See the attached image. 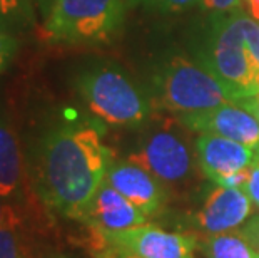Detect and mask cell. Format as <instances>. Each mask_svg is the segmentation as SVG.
I'll list each match as a JSON object with an SVG mask.
<instances>
[{"instance_id": "cell-1", "label": "cell", "mask_w": 259, "mask_h": 258, "mask_svg": "<svg viewBox=\"0 0 259 258\" xmlns=\"http://www.w3.org/2000/svg\"><path fill=\"white\" fill-rule=\"evenodd\" d=\"M112 161L96 121H62L37 142L32 188L52 211L82 223Z\"/></svg>"}, {"instance_id": "cell-2", "label": "cell", "mask_w": 259, "mask_h": 258, "mask_svg": "<svg viewBox=\"0 0 259 258\" xmlns=\"http://www.w3.org/2000/svg\"><path fill=\"white\" fill-rule=\"evenodd\" d=\"M239 14H212L196 52L199 62L234 92L238 102L259 92V65L247 51Z\"/></svg>"}, {"instance_id": "cell-3", "label": "cell", "mask_w": 259, "mask_h": 258, "mask_svg": "<svg viewBox=\"0 0 259 258\" xmlns=\"http://www.w3.org/2000/svg\"><path fill=\"white\" fill-rule=\"evenodd\" d=\"M154 82L159 104L179 116L206 113L224 104L238 102L234 92L206 65L183 56H174L162 65Z\"/></svg>"}, {"instance_id": "cell-4", "label": "cell", "mask_w": 259, "mask_h": 258, "mask_svg": "<svg viewBox=\"0 0 259 258\" xmlns=\"http://www.w3.org/2000/svg\"><path fill=\"white\" fill-rule=\"evenodd\" d=\"M75 86L91 111L111 126L137 128L151 116V102L144 92L111 65L82 70Z\"/></svg>"}, {"instance_id": "cell-5", "label": "cell", "mask_w": 259, "mask_h": 258, "mask_svg": "<svg viewBox=\"0 0 259 258\" xmlns=\"http://www.w3.org/2000/svg\"><path fill=\"white\" fill-rule=\"evenodd\" d=\"M124 7V0H54L46 32L56 42H106L122 25Z\"/></svg>"}, {"instance_id": "cell-6", "label": "cell", "mask_w": 259, "mask_h": 258, "mask_svg": "<svg viewBox=\"0 0 259 258\" xmlns=\"http://www.w3.org/2000/svg\"><path fill=\"white\" fill-rule=\"evenodd\" d=\"M129 159L151 171L164 185L184 183L194 169V158L187 138L172 121L151 131L139 151L132 153Z\"/></svg>"}, {"instance_id": "cell-7", "label": "cell", "mask_w": 259, "mask_h": 258, "mask_svg": "<svg viewBox=\"0 0 259 258\" xmlns=\"http://www.w3.org/2000/svg\"><path fill=\"white\" fill-rule=\"evenodd\" d=\"M96 238L112 248L137 258H196V238L192 235L167 232L154 225H141L119 233H97Z\"/></svg>"}, {"instance_id": "cell-8", "label": "cell", "mask_w": 259, "mask_h": 258, "mask_svg": "<svg viewBox=\"0 0 259 258\" xmlns=\"http://www.w3.org/2000/svg\"><path fill=\"white\" fill-rule=\"evenodd\" d=\"M179 123L201 134H218L259 151V121L238 102L211 111L179 116Z\"/></svg>"}, {"instance_id": "cell-9", "label": "cell", "mask_w": 259, "mask_h": 258, "mask_svg": "<svg viewBox=\"0 0 259 258\" xmlns=\"http://www.w3.org/2000/svg\"><path fill=\"white\" fill-rule=\"evenodd\" d=\"M106 181L139 206L147 216L159 215L167 203V188L161 179L134 161H112Z\"/></svg>"}, {"instance_id": "cell-10", "label": "cell", "mask_w": 259, "mask_h": 258, "mask_svg": "<svg viewBox=\"0 0 259 258\" xmlns=\"http://www.w3.org/2000/svg\"><path fill=\"white\" fill-rule=\"evenodd\" d=\"M196 151L204 174L216 185L249 169L259 159V151L218 134H201L196 141Z\"/></svg>"}, {"instance_id": "cell-11", "label": "cell", "mask_w": 259, "mask_h": 258, "mask_svg": "<svg viewBox=\"0 0 259 258\" xmlns=\"http://www.w3.org/2000/svg\"><path fill=\"white\" fill-rule=\"evenodd\" d=\"M147 215L122 193L104 181L82 223L97 233H119L147 223Z\"/></svg>"}, {"instance_id": "cell-12", "label": "cell", "mask_w": 259, "mask_h": 258, "mask_svg": "<svg viewBox=\"0 0 259 258\" xmlns=\"http://www.w3.org/2000/svg\"><path fill=\"white\" fill-rule=\"evenodd\" d=\"M251 203L244 190L218 185L209 191L196 219L207 235L233 232L251 216Z\"/></svg>"}, {"instance_id": "cell-13", "label": "cell", "mask_w": 259, "mask_h": 258, "mask_svg": "<svg viewBox=\"0 0 259 258\" xmlns=\"http://www.w3.org/2000/svg\"><path fill=\"white\" fill-rule=\"evenodd\" d=\"M25 190L24 158L14 129L0 119V198L17 201Z\"/></svg>"}, {"instance_id": "cell-14", "label": "cell", "mask_w": 259, "mask_h": 258, "mask_svg": "<svg viewBox=\"0 0 259 258\" xmlns=\"http://www.w3.org/2000/svg\"><path fill=\"white\" fill-rule=\"evenodd\" d=\"M204 253L206 258H259L242 230L209 235L204 241Z\"/></svg>"}, {"instance_id": "cell-15", "label": "cell", "mask_w": 259, "mask_h": 258, "mask_svg": "<svg viewBox=\"0 0 259 258\" xmlns=\"http://www.w3.org/2000/svg\"><path fill=\"white\" fill-rule=\"evenodd\" d=\"M0 258H25L20 237V218L12 205L7 206L0 222Z\"/></svg>"}, {"instance_id": "cell-16", "label": "cell", "mask_w": 259, "mask_h": 258, "mask_svg": "<svg viewBox=\"0 0 259 258\" xmlns=\"http://www.w3.org/2000/svg\"><path fill=\"white\" fill-rule=\"evenodd\" d=\"M27 14L24 0H0V29H7L19 24Z\"/></svg>"}, {"instance_id": "cell-17", "label": "cell", "mask_w": 259, "mask_h": 258, "mask_svg": "<svg viewBox=\"0 0 259 258\" xmlns=\"http://www.w3.org/2000/svg\"><path fill=\"white\" fill-rule=\"evenodd\" d=\"M239 20H241L242 34H244V39H246L247 51H249L252 59H254L256 64L259 65V24L256 20L246 17V15H242V14H239Z\"/></svg>"}, {"instance_id": "cell-18", "label": "cell", "mask_w": 259, "mask_h": 258, "mask_svg": "<svg viewBox=\"0 0 259 258\" xmlns=\"http://www.w3.org/2000/svg\"><path fill=\"white\" fill-rule=\"evenodd\" d=\"M89 250L94 258H137V256L125 253V251H120L117 248H112V246L102 243V241L94 237L92 233L89 238Z\"/></svg>"}, {"instance_id": "cell-19", "label": "cell", "mask_w": 259, "mask_h": 258, "mask_svg": "<svg viewBox=\"0 0 259 258\" xmlns=\"http://www.w3.org/2000/svg\"><path fill=\"white\" fill-rule=\"evenodd\" d=\"M17 52V42L5 29H0V72L7 69Z\"/></svg>"}, {"instance_id": "cell-20", "label": "cell", "mask_w": 259, "mask_h": 258, "mask_svg": "<svg viewBox=\"0 0 259 258\" xmlns=\"http://www.w3.org/2000/svg\"><path fill=\"white\" fill-rule=\"evenodd\" d=\"M149 4L162 12H183V10L202 4V0H149Z\"/></svg>"}, {"instance_id": "cell-21", "label": "cell", "mask_w": 259, "mask_h": 258, "mask_svg": "<svg viewBox=\"0 0 259 258\" xmlns=\"http://www.w3.org/2000/svg\"><path fill=\"white\" fill-rule=\"evenodd\" d=\"M202 5L212 14H233L238 12L241 0H202Z\"/></svg>"}, {"instance_id": "cell-22", "label": "cell", "mask_w": 259, "mask_h": 258, "mask_svg": "<svg viewBox=\"0 0 259 258\" xmlns=\"http://www.w3.org/2000/svg\"><path fill=\"white\" fill-rule=\"evenodd\" d=\"M244 191L251 198V201L259 208V159L249 169V176H247V183L244 186Z\"/></svg>"}, {"instance_id": "cell-23", "label": "cell", "mask_w": 259, "mask_h": 258, "mask_svg": "<svg viewBox=\"0 0 259 258\" xmlns=\"http://www.w3.org/2000/svg\"><path fill=\"white\" fill-rule=\"evenodd\" d=\"M242 232H244L246 237L251 240L252 246H254L256 251L259 253V216L252 218L251 222L242 228Z\"/></svg>"}, {"instance_id": "cell-24", "label": "cell", "mask_w": 259, "mask_h": 258, "mask_svg": "<svg viewBox=\"0 0 259 258\" xmlns=\"http://www.w3.org/2000/svg\"><path fill=\"white\" fill-rule=\"evenodd\" d=\"M238 104H241L242 107H246L252 116H254L259 121V92H256L254 96H249V97H244L241 99Z\"/></svg>"}, {"instance_id": "cell-25", "label": "cell", "mask_w": 259, "mask_h": 258, "mask_svg": "<svg viewBox=\"0 0 259 258\" xmlns=\"http://www.w3.org/2000/svg\"><path fill=\"white\" fill-rule=\"evenodd\" d=\"M247 5H249L251 15L256 20H259V0H247Z\"/></svg>"}, {"instance_id": "cell-26", "label": "cell", "mask_w": 259, "mask_h": 258, "mask_svg": "<svg viewBox=\"0 0 259 258\" xmlns=\"http://www.w3.org/2000/svg\"><path fill=\"white\" fill-rule=\"evenodd\" d=\"M124 4L127 5V7H136V5H139V4H149V0H124Z\"/></svg>"}, {"instance_id": "cell-27", "label": "cell", "mask_w": 259, "mask_h": 258, "mask_svg": "<svg viewBox=\"0 0 259 258\" xmlns=\"http://www.w3.org/2000/svg\"><path fill=\"white\" fill-rule=\"evenodd\" d=\"M7 203H4L2 201V198H0V222H2V218H4V215H5V211H7Z\"/></svg>"}, {"instance_id": "cell-28", "label": "cell", "mask_w": 259, "mask_h": 258, "mask_svg": "<svg viewBox=\"0 0 259 258\" xmlns=\"http://www.w3.org/2000/svg\"><path fill=\"white\" fill-rule=\"evenodd\" d=\"M46 258H69V256H65V255H60V253H54V255H49Z\"/></svg>"}, {"instance_id": "cell-29", "label": "cell", "mask_w": 259, "mask_h": 258, "mask_svg": "<svg viewBox=\"0 0 259 258\" xmlns=\"http://www.w3.org/2000/svg\"><path fill=\"white\" fill-rule=\"evenodd\" d=\"M257 82H259V76H257Z\"/></svg>"}]
</instances>
